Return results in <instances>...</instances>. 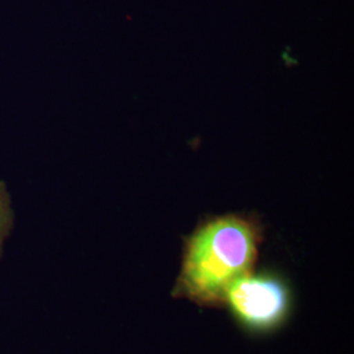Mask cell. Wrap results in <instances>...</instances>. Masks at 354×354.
<instances>
[{
    "label": "cell",
    "instance_id": "cell-3",
    "mask_svg": "<svg viewBox=\"0 0 354 354\" xmlns=\"http://www.w3.org/2000/svg\"><path fill=\"white\" fill-rule=\"evenodd\" d=\"M15 223L12 198L7 188V184L0 180V257L3 254L4 243L8 239Z\"/></svg>",
    "mask_w": 354,
    "mask_h": 354
},
{
    "label": "cell",
    "instance_id": "cell-2",
    "mask_svg": "<svg viewBox=\"0 0 354 354\" xmlns=\"http://www.w3.org/2000/svg\"><path fill=\"white\" fill-rule=\"evenodd\" d=\"M223 306L247 332L269 333L279 328L290 314V289L277 273L252 272L228 289Z\"/></svg>",
    "mask_w": 354,
    "mask_h": 354
},
{
    "label": "cell",
    "instance_id": "cell-1",
    "mask_svg": "<svg viewBox=\"0 0 354 354\" xmlns=\"http://www.w3.org/2000/svg\"><path fill=\"white\" fill-rule=\"evenodd\" d=\"M261 241V225L251 215L203 221L185 241L172 297L201 307H222L228 289L252 273Z\"/></svg>",
    "mask_w": 354,
    "mask_h": 354
}]
</instances>
